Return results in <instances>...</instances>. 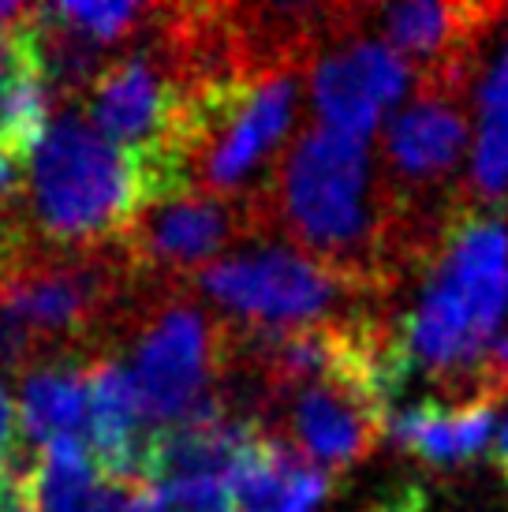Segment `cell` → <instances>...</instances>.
<instances>
[{
	"instance_id": "10",
	"label": "cell",
	"mask_w": 508,
	"mask_h": 512,
	"mask_svg": "<svg viewBox=\"0 0 508 512\" xmlns=\"http://www.w3.org/2000/svg\"><path fill=\"white\" fill-rule=\"evenodd\" d=\"M471 109L475 139L467 154L464 199L505 210L508 206V8L486 30L471 68Z\"/></svg>"
},
{
	"instance_id": "20",
	"label": "cell",
	"mask_w": 508,
	"mask_h": 512,
	"mask_svg": "<svg viewBox=\"0 0 508 512\" xmlns=\"http://www.w3.org/2000/svg\"><path fill=\"white\" fill-rule=\"evenodd\" d=\"M494 464L501 468V475L508 479V408H505V415L497 419V430H494Z\"/></svg>"
},
{
	"instance_id": "1",
	"label": "cell",
	"mask_w": 508,
	"mask_h": 512,
	"mask_svg": "<svg viewBox=\"0 0 508 512\" xmlns=\"http://www.w3.org/2000/svg\"><path fill=\"white\" fill-rule=\"evenodd\" d=\"M415 292L396 314L411 363L441 404L508 397V210L460 199L415 258Z\"/></svg>"
},
{
	"instance_id": "14",
	"label": "cell",
	"mask_w": 508,
	"mask_h": 512,
	"mask_svg": "<svg viewBox=\"0 0 508 512\" xmlns=\"http://www.w3.org/2000/svg\"><path fill=\"white\" fill-rule=\"evenodd\" d=\"M146 512H232L228 483L213 479H184V483L150 486Z\"/></svg>"
},
{
	"instance_id": "11",
	"label": "cell",
	"mask_w": 508,
	"mask_h": 512,
	"mask_svg": "<svg viewBox=\"0 0 508 512\" xmlns=\"http://www.w3.org/2000/svg\"><path fill=\"white\" fill-rule=\"evenodd\" d=\"M333 494V475L314 468L281 434L262 430L228 479L232 512H318Z\"/></svg>"
},
{
	"instance_id": "16",
	"label": "cell",
	"mask_w": 508,
	"mask_h": 512,
	"mask_svg": "<svg viewBox=\"0 0 508 512\" xmlns=\"http://www.w3.org/2000/svg\"><path fill=\"white\" fill-rule=\"evenodd\" d=\"M34 363H42L38 344L30 341V333L19 322L0 311V370H30Z\"/></svg>"
},
{
	"instance_id": "19",
	"label": "cell",
	"mask_w": 508,
	"mask_h": 512,
	"mask_svg": "<svg viewBox=\"0 0 508 512\" xmlns=\"http://www.w3.org/2000/svg\"><path fill=\"white\" fill-rule=\"evenodd\" d=\"M15 68H19V42H15V27L0 30V94L12 83Z\"/></svg>"
},
{
	"instance_id": "4",
	"label": "cell",
	"mask_w": 508,
	"mask_h": 512,
	"mask_svg": "<svg viewBox=\"0 0 508 512\" xmlns=\"http://www.w3.org/2000/svg\"><path fill=\"white\" fill-rule=\"evenodd\" d=\"M195 288L213 307L232 314L228 322L262 333L329 326L381 307V296L370 288L288 240H254L217 258L195 277Z\"/></svg>"
},
{
	"instance_id": "6",
	"label": "cell",
	"mask_w": 508,
	"mask_h": 512,
	"mask_svg": "<svg viewBox=\"0 0 508 512\" xmlns=\"http://www.w3.org/2000/svg\"><path fill=\"white\" fill-rule=\"evenodd\" d=\"M131 382L150 430L180 427L221 408L217 378H225V322H213L180 292H165L142 314Z\"/></svg>"
},
{
	"instance_id": "3",
	"label": "cell",
	"mask_w": 508,
	"mask_h": 512,
	"mask_svg": "<svg viewBox=\"0 0 508 512\" xmlns=\"http://www.w3.org/2000/svg\"><path fill=\"white\" fill-rule=\"evenodd\" d=\"M19 210L45 243L75 251L113 247L139 214V176L120 146L64 109L30 154Z\"/></svg>"
},
{
	"instance_id": "9",
	"label": "cell",
	"mask_w": 508,
	"mask_h": 512,
	"mask_svg": "<svg viewBox=\"0 0 508 512\" xmlns=\"http://www.w3.org/2000/svg\"><path fill=\"white\" fill-rule=\"evenodd\" d=\"M184 94V83L176 79L169 60L157 53L154 42H146L101 68L86 90L83 109L90 128L120 146L131 161H139L169 146Z\"/></svg>"
},
{
	"instance_id": "13",
	"label": "cell",
	"mask_w": 508,
	"mask_h": 512,
	"mask_svg": "<svg viewBox=\"0 0 508 512\" xmlns=\"http://www.w3.org/2000/svg\"><path fill=\"white\" fill-rule=\"evenodd\" d=\"M494 430V404H441L434 397L393 408L385 419V438L434 468H460L475 460L494 441Z\"/></svg>"
},
{
	"instance_id": "7",
	"label": "cell",
	"mask_w": 508,
	"mask_h": 512,
	"mask_svg": "<svg viewBox=\"0 0 508 512\" xmlns=\"http://www.w3.org/2000/svg\"><path fill=\"white\" fill-rule=\"evenodd\" d=\"M262 236H269L262 202L191 191L142 206L120 236V251L142 285L184 288V281H195L236 243H254Z\"/></svg>"
},
{
	"instance_id": "2",
	"label": "cell",
	"mask_w": 508,
	"mask_h": 512,
	"mask_svg": "<svg viewBox=\"0 0 508 512\" xmlns=\"http://www.w3.org/2000/svg\"><path fill=\"white\" fill-rule=\"evenodd\" d=\"M262 214L269 232L381 299L411 273L426 243L400 217L370 146L325 128L303 131L288 146Z\"/></svg>"
},
{
	"instance_id": "12",
	"label": "cell",
	"mask_w": 508,
	"mask_h": 512,
	"mask_svg": "<svg viewBox=\"0 0 508 512\" xmlns=\"http://www.w3.org/2000/svg\"><path fill=\"white\" fill-rule=\"evenodd\" d=\"M90 356H49L23 370V434L38 449L83 445L90 453Z\"/></svg>"
},
{
	"instance_id": "8",
	"label": "cell",
	"mask_w": 508,
	"mask_h": 512,
	"mask_svg": "<svg viewBox=\"0 0 508 512\" xmlns=\"http://www.w3.org/2000/svg\"><path fill=\"white\" fill-rule=\"evenodd\" d=\"M352 23L355 8H333L325 30L329 45L314 53L311 64V101L318 128L367 143L381 120L408 101V86H419V79L381 38L359 34Z\"/></svg>"
},
{
	"instance_id": "17",
	"label": "cell",
	"mask_w": 508,
	"mask_h": 512,
	"mask_svg": "<svg viewBox=\"0 0 508 512\" xmlns=\"http://www.w3.org/2000/svg\"><path fill=\"white\" fill-rule=\"evenodd\" d=\"M19 453H23V445H19V419H15L8 389L0 385V471L12 468V460Z\"/></svg>"
},
{
	"instance_id": "18",
	"label": "cell",
	"mask_w": 508,
	"mask_h": 512,
	"mask_svg": "<svg viewBox=\"0 0 508 512\" xmlns=\"http://www.w3.org/2000/svg\"><path fill=\"white\" fill-rule=\"evenodd\" d=\"M367 512H426L423 486H415V483L393 486V490H389V494H381Z\"/></svg>"
},
{
	"instance_id": "15",
	"label": "cell",
	"mask_w": 508,
	"mask_h": 512,
	"mask_svg": "<svg viewBox=\"0 0 508 512\" xmlns=\"http://www.w3.org/2000/svg\"><path fill=\"white\" fill-rule=\"evenodd\" d=\"M60 12H64L68 23H75L86 38H94L98 45L124 38V34L135 30L139 19H146V8L124 4V0H116V4H60Z\"/></svg>"
},
{
	"instance_id": "5",
	"label": "cell",
	"mask_w": 508,
	"mask_h": 512,
	"mask_svg": "<svg viewBox=\"0 0 508 512\" xmlns=\"http://www.w3.org/2000/svg\"><path fill=\"white\" fill-rule=\"evenodd\" d=\"M467 154L464 90L419 83L385 128H381L378 169L400 217L419 236H430L464 191L456 172Z\"/></svg>"
}]
</instances>
